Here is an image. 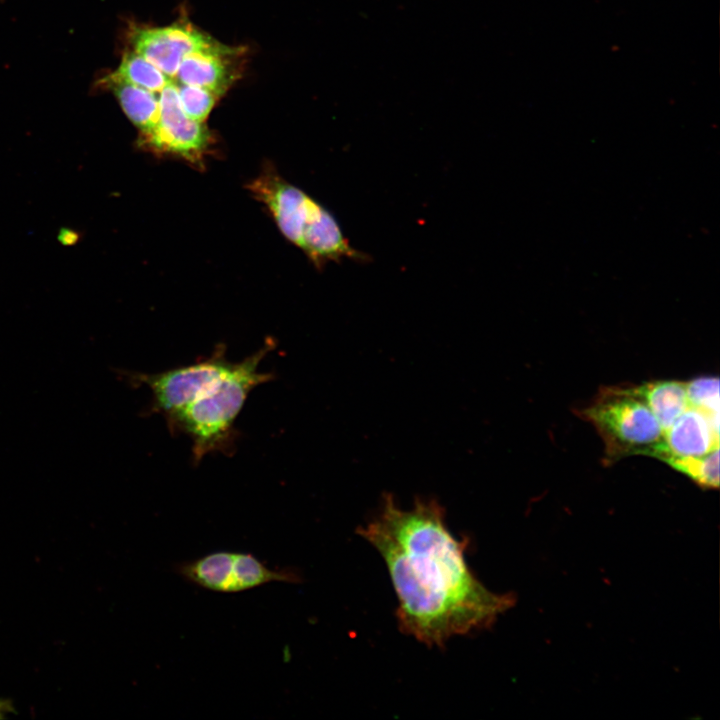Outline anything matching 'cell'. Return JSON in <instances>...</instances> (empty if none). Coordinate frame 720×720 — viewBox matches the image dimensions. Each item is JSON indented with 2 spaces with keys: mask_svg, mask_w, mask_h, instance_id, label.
<instances>
[{
  "mask_svg": "<svg viewBox=\"0 0 720 720\" xmlns=\"http://www.w3.org/2000/svg\"><path fill=\"white\" fill-rule=\"evenodd\" d=\"M248 188L270 210L282 234L297 247L305 231L325 208L272 172L255 178Z\"/></svg>",
  "mask_w": 720,
  "mask_h": 720,
  "instance_id": "ba28073f",
  "label": "cell"
},
{
  "mask_svg": "<svg viewBox=\"0 0 720 720\" xmlns=\"http://www.w3.org/2000/svg\"><path fill=\"white\" fill-rule=\"evenodd\" d=\"M227 47L191 53L183 58L174 82L207 89L221 96L232 82L233 74L224 56L231 54Z\"/></svg>",
  "mask_w": 720,
  "mask_h": 720,
  "instance_id": "30bf717a",
  "label": "cell"
},
{
  "mask_svg": "<svg viewBox=\"0 0 720 720\" xmlns=\"http://www.w3.org/2000/svg\"><path fill=\"white\" fill-rule=\"evenodd\" d=\"M129 39L133 51L146 58L172 80L185 56L225 47L184 23L154 28L133 27Z\"/></svg>",
  "mask_w": 720,
  "mask_h": 720,
  "instance_id": "52a82bcc",
  "label": "cell"
},
{
  "mask_svg": "<svg viewBox=\"0 0 720 720\" xmlns=\"http://www.w3.org/2000/svg\"><path fill=\"white\" fill-rule=\"evenodd\" d=\"M703 488L719 486V449L700 457H668L663 460Z\"/></svg>",
  "mask_w": 720,
  "mask_h": 720,
  "instance_id": "5bb4252c",
  "label": "cell"
},
{
  "mask_svg": "<svg viewBox=\"0 0 720 720\" xmlns=\"http://www.w3.org/2000/svg\"><path fill=\"white\" fill-rule=\"evenodd\" d=\"M79 237L80 236L76 231L68 228L61 229L58 234V240L64 246L75 245L78 242Z\"/></svg>",
  "mask_w": 720,
  "mask_h": 720,
  "instance_id": "e0dca14e",
  "label": "cell"
},
{
  "mask_svg": "<svg viewBox=\"0 0 720 720\" xmlns=\"http://www.w3.org/2000/svg\"><path fill=\"white\" fill-rule=\"evenodd\" d=\"M357 532L386 564L400 630L428 647L490 628L515 604L512 593H494L474 575L465 559L468 538L454 537L435 500H416L403 509L388 495Z\"/></svg>",
  "mask_w": 720,
  "mask_h": 720,
  "instance_id": "6da1fadb",
  "label": "cell"
},
{
  "mask_svg": "<svg viewBox=\"0 0 720 720\" xmlns=\"http://www.w3.org/2000/svg\"><path fill=\"white\" fill-rule=\"evenodd\" d=\"M275 346L268 339L256 352L232 363L221 379L167 422L171 433L182 432L191 439L194 464L208 454L231 451L237 434L234 424L249 394L273 379V374L259 371V365Z\"/></svg>",
  "mask_w": 720,
  "mask_h": 720,
  "instance_id": "7a4b0ae2",
  "label": "cell"
},
{
  "mask_svg": "<svg viewBox=\"0 0 720 720\" xmlns=\"http://www.w3.org/2000/svg\"><path fill=\"white\" fill-rule=\"evenodd\" d=\"M631 389L649 407L663 431L689 407L686 382L657 380Z\"/></svg>",
  "mask_w": 720,
  "mask_h": 720,
  "instance_id": "8fae6325",
  "label": "cell"
},
{
  "mask_svg": "<svg viewBox=\"0 0 720 720\" xmlns=\"http://www.w3.org/2000/svg\"><path fill=\"white\" fill-rule=\"evenodd\" d=\"M171 81L173 80L135 51L126 52L119 66L102 79L104 84L122 82L156 94Z\"/></svg>",
  "mask_w": 720,
  "mask_h": 720,
  "instance_id": "4fadbf2b",
  "label": "cell"
},
{
  "mask_svg": "<svg viewBox=\"0 0 720 720\" xmlns=\"http://www.w3.org/2000/svg\"><path fill=\"white\" fill-rule=\"evenodd\" d=\"M664 452L668 457H700L719 449V416L689 406L664 430Z\"/></svg>",
  "mask_w": 720,
  "mask_h": 720,
  "instance_id": "9c48e42d",
  "label": "cell"
},
{
  "mask_svg": "<svg viewBox=\"0 0 720 720\" xmlns=\"http://www.w3.org/2000/svg\"><path fill=\"white\" fill-rule=\"evenodd\" d=\"M578 415L595 427L609 461L633 455L660 459L664 452L661 425L631 387L604 388Z\"/></svg>",
  "mask_w": 720,
  "mask_h": 720,
  "instance_id": "3957f363",
  "label": "cell"
},
{
  "mask_svg": "<svg viewBox=\"0 0 720 720\" xmlns=\"http://www.w3.org/2000/svg\"><path fill=\"white\" fill-rule=\"evenodd\" d=\"M180 106L190 119L204 122L218 97L215 93L192 85L176 83Z\"/></svg>",
  "mask_w": 720,
  "mask_h": 720,
  "instance_id": "9a60e30c",
  "label": "cell"
},
{
  "mask_svg": "<svg viewBox=\"0 0 720 720\" xmlns=\"http://www.w3.org/2000/svg\"><path fill=\"white\" fill-rule=\"evenodd\" d=\"M174 570L187 582L220 593L242 592L270 582H302L294 568H271L253 554L238 551L212 552L176 563Z\"/></svg>",
  "mask_w": 720,
  "mask_h": 720,
  "instance_id": "277c9868",
  "label": "cell"
},
{
  "mask_svg": "<svg viewBox=\"0 0 720 720\" xmlns=\"http://www.w3.org/2000/svg\"><path fill=\"white\" fill-rule=\"evenodd\" d=\"M689 406L719 416L718 377H699L686 382Z\"/></svg>",
  "mask_w": 720,
  "mask_h": 720,
  "instance_id": "2e32d148",
  "label": "cell"
},
{
  "mask_svg": "<svg viewBox=\"0 0 720 720\" xmlns=\"http://www.w3.org/2000/svg\"><path fill=\"white\" fill-rule=\"evenodd\" d=\"M233 362L226 357L224 344H218L209 357L159 373H127L130 383L145 385L152 393L150 413L161 414L166 423L213 386Z\"/></svg>",
  "mask_w": 720,
  "mask_h": 720,
  "instance_id": "5b68a950",
  "label": "cell"
},
{
  "mask_svg": "<svg viewBox=\"0 0 720 720\" xmlns=\"http://www.w3.org/2000/svg\"><path fill=\"white\" fill-rule=\"evenodd\" d=\"M158 95V122L149 135L140 138V144L159 153L199 162L211 142L208 128L204 122L190 119L183 112L174 81Z\"/></svg>",
  "mask_w": 720,
  "mask_h": 720,
  "instance_id": "8992f818",
  "label": "cell"
},
{
  "mask_svg": "<svg viewBox=\"0 0 720 720\" xmlns=\"http://www.w3.org/2000/svg\"><path fill=\"white\" fill-rule=\"evenodd\" d=\"M105 85L111 88L124 113L138 128L140 138L149 135L159 119V95L122 82Z\"/></svg>",
  "mask_w": 720,
  "mask_h": 720,
  "instance_id": "7c38bea8",
  "label": "cell"
}]
</instances>
